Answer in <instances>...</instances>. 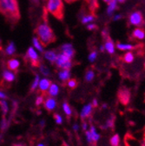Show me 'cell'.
<instances>
[{
  "label": "cell",
  "instance_id": "1",
  "mask_svg": "<svg viewBox=\"0 0 145 146\" xmlns=\"http://www.w3.org/2000/svg\"><path fill=\"white\" fill-rule=\"evenodd\" d=\"M0 13L8 22L17 24L20 19V11L17 0H0Z\"/></svg>",
  "mask_w": 145,
  "mask_h": 146
},
{
  "label": "cell",
  "instance_id": "2",
  "mask_svg": "<svg viewBox=\"0 0 145 146\" xmlns=\"http://www.w3.org/2000/svg\"><path fill=\"white\" fill-rule=\"evenodd\" d=\"M35 32L37 34V38H38L39 42L44 47L57 41V36L54 34L52 29L49 26L47 20H45L44 24H38L35 30Z\"/></svg>",
  "mask_w": 145,
  "mask_h": 146
},
{
  "label": "cell",
  "instance_id": "3",
  "mask_svg": "<svg viewBox=\"0 0 145 146\" xmlns=\"http://www.w3.org/2000/svg\"><path fill=\"white\" fill-rule=\"evenodd\" d=\"M46 11L59 21L64 18V5L63 0H46Z\"/></svg>",
  "mask_w": 145,
  "mask_h": 146
},
{
  "label": "cell",
  "instance_id": "4",
  "mask_svg": "<svg viewBox=\"0 0 145 146\" xmlns=\"http://www.w3.org/2000/svg\"><path fill=\"white\" fill-rule=\"evenodd\" d=\"M57 67L59 69H64V70H70V68L73 65V63H72L71 59L70 58H68L67 56H65L64 54H63L62 52L57 55V58L55 60V63Z\"/></svg>",
  "mask_w": 145,
  "mask_h": 146
},
{
  "label": "cell",
  "instance_id": "5",
  "mask_svg": "<svg viewBox=\"0 0 145 146\" xmlns=\"http://www.w3.org/2000/svg\"><path fill=\"white\" fill-rule=\"evenodd\" d=\"M24 59L26 61H28L29 64L32 67H39L40 64H41L37 52L35 51L33 47H29V49L27 50V52L25 54Z\"/></svg>",
  "mask_w": 145,
  "mask_h": 146
},
{
  "label": "cell",
  "instance_id": "6",
  "mask_svg": "<svg viewBox=\"0 0 145 146\" xmlns=\"http://www.w3.org/2000/svg\"><path fill=\"white\" fill-rule=\"evenodd\" d=\"M117 97L121 104H122L123 105H127L130 101V98H131L130 90L126 87H121L118 90Z\"/></svg>",
  "mask_w": 145,
  "mask_h": 146
},
{
  "label": "cell",
  "instance_id": "7",
  "mask_svg": "<svg viewBox=\"0 0 145 146\" xmlns=\"http://www.w3.org/2000/svg\"><path fill=\"white\" fill-rule=\"evenodd\" d=\"M129 21L130 25H135V26H142L144 25V20H143V17L141 11H133L129 17Z\"/></svg>",
  "mask_w": 145,
  "mask_h": 146
},
{
  "label": "cell",
  "instance_id": "8",
  "mask_svg": "<svg viewBox=\"0 0 145 146\" xmlns=\"http://www.w3.org/2000/svg\"><path fill=\"white\" fill-rule=\"evenodd\" d=\"M60 50L65 56L70 58V59L73 58L76 56V50L73 48L71 44H64L60 47Z\"/></svg>",
  "mask_w": 145,
  "mask_h": 146
},
{
  "label": "cell",
  "instance_id": "9",
  "mask_svg": "<svg viewBox=\"0 0 145 146\" xmlns=\"http://www.w3.org/2000/svg\"><path fill=\"white\" fill-rule=\"evenodd\" d=\"M79 19L81 20V23L83 25H86L88 23H92L97 19V15L96 13H90L88 12L85 15H83V17H81Z\"/></svg>",
  "mask_w": 145,
  "mask_h": 146
},
{
  "label": "cell",
  "instance_id": "10",
  "mask_svg": "<svg viewBox=\"0 0 145 146\" xmlns=\"http://www.w3.org/2000/svg\"><path fill=\"white\" fill-rule=\"evenodd\" d=\"M104 48L107 50V52L109 54H114L115 52V45H114V42L113 40L111 38V36H109L107 38H104Z\"/></svg>",
  "mask_w": 145,
  "mask_h": 146
},
{
  "label": "cell",
  "instance_id": "11",
  "mask_svg": "<svg viewBox=\"0 0 145 146\" xmlns=\"http://www.w3.org/2000/svg\"><path fill=\"white\" fill-rule=\"evenodd\" d=\"M86 5H87V8L89 10V12L90 13H96L98 7H99V4L97 0H85Z\"/></svg>",
  "mask_w": 145,
  "mask_h": 146
},
{
  "label": "cell",
  "instance_id": "12",
  "mask_svg": "<svg viewBox=\"0 0 145 146\" xmlns=\"http://www.w3.org/2000/svg\"><path fill=\"white\" fill-rule=\"evenodd\" d=\"M20 66V62L16 58H11L6 62V67L9 70L17 71Z\"/></svg>",
  "mask_w": 145,
  "mask_h": 146
},
{
  "label": "cell",
  "instance_id": "13",
  "mask_svg": "<svg viewBox=\"0 0 145 146\" xmlns=\"http://www.w3.org/2000/svg\"><path fill=\"white\" fill-rule=\"evenodd\" d=\"M92 111H93V106H92L91 104H89L85 105L82 109V111H81V114H80L81 118L83 120V119L89 117L90 116V114L92 113Z\"/></svg>",
  "mask_w": 145,
  "mask_h": 146
},
{
  "label": "cell",
  "instance_id": "14",
  "mask_svg": "<svg viewBox=\"0 0 145 146\" xmlns=\"http://www.w3.org/2000/svg\"><path fill=\"white\" fill-rule=\"evenodd\" d=\"M56 105H57V101L53 98H47V99L44 102V108L49 112L54 111L56 108Z\"/></svg>",
  "mask_w": 145,
  "mask_h": 146
},
{
  "label": "cell",
  "instance_id": "15",
  "mask_svg": "<svg viewBox=\"0 0 145 146\" xmlns=\"http://www.w3.org/2000/svg\"><path fill=\"white\" fill-rule=\"evenodd\" d=\"M132 36L136 39L142 40L145 38V31L142 27H137L132 31Z\"/></svg>",
  "mask_w": 145,
  "mask_h": 146
},
{
  "label": "cell",
  "instance_id": "16",
  "mask_svg": "<svg viewBox=\"0 0 145 146\" xmlns=\"http://www.w3.org/2000/svg\"><path fill=\"white\" fill-rule=\"evenodd\" d=\"M15 75L13 73L8 70H5L3 71V82L6 84H11L15 80Z\"/></svg>",
  "mask_w": 145,
  "mask_h": 146
},
{
  "label": "cell",
  "instance_id": "17",
  "mask_svg": "<svg viewBox=\"0 0 145 146\" xmlns=\"http://www.w3.org/2000/svg\"><path fill=\"white\" fill-rule=\"evenodd\" d=\"M51 84V81L47 78H43L41 81H39L38 87H39V91L42 93H44L45 91L49 89L50 85Z\"/></svg>",
  "mask_w": 145,
  "mask_h": 146
},
{
  "label": "cell",
  "instance_id": "18",
  "mask_svg": "<svg viewBox=\"0 0 145 146\" xmlns=\"http://www.w3.org/2000/svg\"><path fill=\"white\" fill-rule=\"evenodd\" d=\"M58 78L62 81V83L64 84L70 78V70H64L63 69L62 70H60L58 73Z\"/></svg>",
  "mask_w": 145,
  "mask_h": 146
},
{
  "label": "cell",
  "instance_id": "19",
  "mask_svg": "<svg viewBox=\"0 0 145 146\" xmlns=\"http://www.w3.org/2000/svg\"><path fill=\"white\" fill-rule=\"evenodd\" d=\"M57 55H58L57 51L55 50H47V51H45L44 54V58L48 61H50V63L54 64V63H55L56 58H57Z\"/></svg>",
  "mask_w": 145,
  "mask_h": 146
},
{
  "label": "cell",
  "instance_id": "20",
  "mask_svg": "<svg viewBox=\"0 0 145 146\" xmlns=\"http://www.w3.org/2000/svg\"><path fill=\"white\" fill-rule=\"evenodd\" d=\"M89 132H90V134H91V137H92V144L96 145V143H97L98 142V140L100 139V135L97 133L96 127L93 126V125L90 126Z\"/></svg>",
  "mask_w": 145,
  "mask_h": 146
},
{
  "label": "cell",
  "instance_id": "21",
  "mask_svg": "<svg viewBox=\"0 0 145 146\" xmlns=\"http://www.w3.org/2000/svg\"><path fill=\"white\" fill-rule=\"evenodd\" d=\"M117 0H112L111 2L109 3L108 8H107V15L111 16L116 10H117Z\"/></svg>",
  "mask_w": 145,
  "mask_h": 146
},
{
  "label": "cell",
  "instance_id": "22",
  "mask_svg": "<svg viewBox=\"0 0 145 146\" xmlns=\"http://www.w3.org/2000/svg\"><path fill=\"white\" fill-rule=\"evenodd\" d=\"M49 95L51 97H56L59 94V87L57 84H51L50 85V89L48 91Z\"/></svg>",
  "mask_w": 145,
  "mask_h": 146
},
{
  "label": "cell",
  "instance_id": "23",
  "mask_svg": "<svg viewBox=\"0 0 145 146\" xmlns=\"http://www.w3.org/2000/svg\"><path fill=\"white\" fill-rule=\"evenodd\" d=\"M114 125H115V116H111L109 117L106 122H105V124L103 125V127H102L103 129H113L114 128Z\"/></svg>",
  "mask_w": 145,
  "mask_h": 146
},
{
  "label": "cell",
  "instance_id": "24",
  "mask_svg": "<svg viewBox=\"0 0 145 146\" xmlns=\"http://www.w3.org/2000/svg\"><path fill=\"white\" fill-rule=\"evenodd\" d=\"M95 78V73L94 70L92 69H87L86 72H85V76H84V79L87 83H90L91 81H93Z\"/></svg>",
  "mask_w": 145,
  "mask_h": 146
},
{
  "label": "cell",
  "instance_id": "25",
  "mask_svg": "<svg viewBox=\"0 0 145 146\" xmlns=\"http://www.w3.org/2000/svg\"><path fill=\"white\" fill-rule=\"evenodd\" d=\"M117 48L120 50H134L136 47L130 44H122L118 42L117 44Z\"/></svg>",
  "mask_w": 145,
  "mask_h": 146
},
{
  "label": "cell",
  "instance_id": "26",
  "mask_svg": "<svg viewBox=\"0 0 145 146\" xmlns=\"http://www.w3.org/2000/svg\"><path fill=\"white\" fill-rule=\"evenodd\" d=\"M16 52V46L13 42H9L8 45L5 48V53L8 56H12V55Z\"/></svg>",
  "mask_w": 145,
  "mask_h": 146
},
{
  "label": "cell",
  "instance_id": "27",
  "mask_svg": "<svg viewBox=\"0 0 145 146\" xmlns=\"http://www.w3.org/2000/svg\"><path fill=\"white\" fill-rule=\"evenodd\" d=\"M0 108H1V111L3 112V117H5L9 111V106H8L7 102L3 99L0 100Z\"/></svg>",
  "mask_w": 145,
  "mask_h": 146
},
{
  "label": "cell",
  "instance_id": "28",
  "mask_svg": "<svg viewBox=\"0 0 145 146\" xmlns=\"http://www.w3.org/2000/svg\"><path fill=\"white\" fill-rule=\"evenodd\" d=\"M120 142H121V139H120V136L118 134L113 135L110 139V143L111 146H119Z\"/></svg>",
  "mask_w": 145,
  "mask_h": 146
},
{
  "label": "cell",
  "instance_id": "29",
  "mask_svg": "<svg viewBox=\"0 0 145 146\" xmlns=\"http://www.w3.org/2000/svg\"><path fill=\"white\" fill-rule=\"evenodd\" d=\"M32 43H33V45H34V47L37 49L38 51H40V52H44V49H43V46H42V44H41V43L39 42V40H38V38H37V36H33V38H32Z\"/></svg>",
  "mask_w": 145,
  "mask_h": 146
},
{
  "label": "cell",
  "instance_id": "30",
  "mask_svg": "<svg viewBox=\"0 0 145 146\" xmlns=\"http://www.w3.org/2000/svg\"><path fill=\"white\" fill-rule=\"evenodd\" d=\"M9 124H10V121H7L5 117H3L2 121L0 123V131H1V132H4L8 129Z\"/></svg>",
  "mask_w": 145,
  "mask_h": 146
},
{
  "label": "cell",
  "instance_id": "31",
  "mask_svg": "<svg viewBox=\"0 0 145 146\" xmlns=\"http://www.w3.org/2000/svg\"><path fill=\"white\" fill-rule=\"evenodd\" d=\"M67 86L70 89V90H75L77 85H78V82L76 78H70L67 80Z\"/></svg>",
  "mask_w": 145,
  "mask_h": 146
},
{
  "label": "cell",
  "instance_id": "32",
  "mask_svg": "<svg viewBox=\"0 0 145 146\" xmlns=\"http://www.w3.org/2000/svg\"><path fill=\"white\" fill-rule=\"evenodd\" d=\"M134 54L132 52H127L123 56V61L127 64H130L134 61Z\"/></svg>",
  "mask_w": 145,
  "mask_h": 146
},
{
  "label": "cell",
  "instance_id": "33",
  "mask_svg": "<svg viewBox=\"0 0 145 146\" xmlns=\"http://www.w3.org/2000/svg\"><path fill=\"white\" fill-rule=\"evenodd\" d=\"M63 110H64V113L66 114L67 117L70 118V117L71 114H72V111H71L70 106L69 105V104H68L67 102H64V103L63 104Z\"/></svg>",
  "mask_w": 145,
  "mask_h": 146
},
{
  "label": "cell",
  "instance_id": "34",
  "mask_svg": "<svg viewBox=\"0 0 145 146\" xmlns=\"http://www.w3.org/2000/svg\"><path fill=\"white\" fill-rule=\"evenodd\" d=\"M38 84H39V76L38 74H36L35 75V78H34V81L30 86V92H33L36 90H37L38 86Z\"/></svg>",
  "mask_w": 145,
  "mask_h": 146
},
{
  "label": "cell",
  "instance_id": "35",
  "mask_svg": "<svg viewBox=\"0 0 145 146\" xmlns=\"http://www.w3.org/2000/svg\"><path fill=\"white\" fill-rule=\"evenodd\" d=\"M39 70H40V72L44 76V77H48L50 75V70L48 69V67L44 64H40L39 66Z\"/></svg>",
  "mask_w": 145,
  "mask_h": 146
},
{
  "label": "cell",
  "instance_id": "36",
  "mask_svg": "<svg viewBox=\"0 0 145 146\" xmlns=\"http://www.w3.org/2000/svg\"><path fill=\"white\" fill-rule=\"evenodd\" d=\"M97 50H92L91 52L89 53V62H94L96 59H97Z\"/></svg>",
  "mask_w": 145,
  "mask_h": 146
},
{
  "label": "cell",
  "instance_id": "37",
  "mask_svg": "<svg viewBox=\"0 0 145 146\" xmlns=\"http://www.w3.org/2000/svg\"><path fill=\"white\" fill-rule=\"evenodd\" d=\"M53 117H54V119H55V122H56L58 124H62V123H63V117H62L59 114L55 113V114L53 115Z\"/></svg>",
  "mask_w": 145,
  "mask_h": 146
},
{
  "label": "cell",
  "instance_id": "38",
  "mask_svg": "<svg viewBox=\"0 0 145 146\" xmlns=\"http://www.w3.org/2000/svg\"><path fill=\"white\" fill-rule=\"evenodd\" d=\"M44 95H42V96H38V98H37V99H36V105L37 106H40L42 104H43V102H44Z\"/></svg>",
  "mask_w": 145,
  "mask_h": 146
},
{
  "label": "cell",
  "instance_id": "39",
  "mask_svg": "<svg viewBox=\"0 0 145 146\" xmlns=\"http://www.w3.org/2000/svg\"><path fill=\"white\" fill-rule=\"evenodd\" d=\"M86 133V139H87V142L89 143V144H92V137H91V134H90L89 131H85Z\"/></svg>",
  "mask_w": 145,
  "mask_h": 146
},
{
  "label": "cell",
  "instance_id": "40",
  "mask_svg": "<svg viewBox=\"0 0 145 146\" xmlns=\"http://www.w3.org/2000/svg\"><path fill=\"white\" fill-rule=\"evenodd\" d=\"M87 29L89 31H95V30H97L98 29V26L96 24L91 23V24H89V25H87Z\"/></svg>",
  "mask_w": 145,
  "mask_h": 146
},
{
  "label": "cell",
  "instance_id": "41",
  "mask_svg": "<svg viewBox=\"0 0 145 146\" xmlns=\"http://www.w3.org/2000/svg\"><path fill=\"white\" fill-rule=\"evenodd\" d=\"M102 36H103V38H107V36H109L110 35H109V30L106 28V29H103V31H102Z\"/></svg>",
  "mask_w": 145,
  "mask_h": 146
},
{
  "label": "cell",
  "instance_id": "42",
  "mask_svg": "<svg viewBox=\"0 0 145 146\" xmlns=\"http://www.w3.org/2000/svg\"><path fill=\"white\" fill-rule=\"evenodd\" d=\"M7 98V95L4 92V91L0 90V99H6Z\"/></svg>",
  "mask_w": 145,
  "mask_h": 146
},
{
  "label": "cell",
  "instance_id": "43",
  "mask_svg": "<svg viewBox=\"0 0 145 146\" xmlns=\"http://www.w3.org/2000/svg\"><path fill=\"white\" fill-rule=\"evenodd\" d=\"M121 18H122V15H120V14H117V15H116V16L113 17V20H114V21H117V20L121 19Z\"/></svg>",
  "mask_w": 145,
  "mask_h": 146
},
{
  "label": "cell",
  "instance_id": "44",
  "mask_svg": "<svg viewBox=\"0 0 145 146\" xmlns=\"http://www.w3.org/2000/svg\"><path fill=\"white\" fill-rule=\"evenodd\" d=\"M92 104V106H93V107H97V106H98V102H97V100L96 98H94V99H93V101H92V104Z\"/></svg>",
  "mask_w": 145,
  "mask_h": 146
},
{
  "label": "cell",
  "instance_id": "45",
  "mask_svg": "<svg viewBox=\"0 0 145 146\" xmlns=\"http://www.w3.org/2000/svg\"><path fill=\"white\" fill-rule=\"evenodd\" d=\"M64 1L68 4H72V3H74V2H77L78 1V0H64Z\"/></svg>",
  "mask_w": 145,
  "mask_h": 146
},
{
  "label": "cell",
  "instance_id": "46",
  "mask_svg": "<svg viewBox=\"0 0 145 146\" xmlns=\"http://www.w3.org/2000/svg\"><path fill=\"white\" fill-rule=\"evenodd\" d=\"M82 127H83V130L84 131H87V123H83Z\"/></svg>",
  "mask_w": 145,
  "mask_h": 146
},
{
  "label": "cell",
  "instance_id": "47",
  "mask_svg": "<svg viewBox=\"0 0 145 146\" xmlns=\"http://www.w3.org/2000/svg\"><path fill=\"white\" fill-rule=\"evenodd\" d=\"M39 124H40V126H41L42 128H44V125H45V121H44V120H41L40 123H39Z\"/></svg>",
  "mask_w": 145,
  "mask_h": 146
},
{
  "label": "cell",
  "instance_id": "48",
  "mask_svg": "<svg viewBox=\"0 0 145 146\" xmlns=\"http://www.w3.org/2000/svg\"><path fill=\"white\" fill-rule=\"evenodd\" d=\"M73 130L75 131H78V125L76 123V124H74V126H73Z\"/></svg>",
  "mask_w": 145,
  "mask_h": 146
},
{
  "label": "cell",
  "instance_id": "49",
  "mask_svg": "<svg viewBox=\"0 0 145 146\" xmlns=\"http://www.w3.org/2000/svg\"><path fill=\"white\" fill-rule=\"evenodd\" d=\"M31 1H32L33 3H35L37 5H39V0H31Z\"/></svg>",
  "mask_w": 145,
  "mask_h": 146
},
{
  "label": "cell",
  "instance_id": "50",
  "mask_svg": "<svg viewBox=\"0 0 145 146\" xmlns=\"http://www.w3.org/2000/svg\"><path fill=\"white\" fill-rule=\"evenodd\" d=\"M12 146H25V145L24 143H15Z\"/></svg>",
  "mask_w": 145,
  "mask_h": 146
},
{
  "label": "cell",
  "instance_id": "51",
  "mask_svg": "<svg viewBox=\"0 0 145 146\" xmlns=\"http://www.w3.org/2000/svg\"><path fill=\"white\" fill-rule=\"evenodd\" d=\"M104 50H105L104 45H101V46H100V50H101L102 52H103V51H104Z\"/></svg>",
  "mask_w": 145,
  "mask_h": 146
},
{
  "label": "cell",
  "instance_id": "52",
  "mask_svg": "<svg viewBox=\"0 0 145 146\" xmlns=\"http://www.w3.org/2000/svg\"><path fill=\"white\" fill-rule=\"evenodd\" d=\"M103 2H105V3H108V4H109L110 2H111L112 0H103Z\"/></svg>",
  "mask_w": 145,
  "mask_h": 146
},
{
  "label": "cell",
  "instance_id": "53",
  "mask_svg": "<svg viewBox=\"0 0 145 146\" xmlns=\"http://www.w3.org/2000/svg\"><path fill=\"white\" fill-rule=\"evenodd\" d=\"M37 146H46V145H45L44 143H38Z\"/></svg>",
  "mask_w": 145,
  "mask_h": 146
},
{
  "label": "cell",
  "instance_id": "54",
  "mask_svg": "<svg viewBox=\"0 0 145 146\" xmlns=\"http://www.w3.org/2000/svg\"><path fill=\"white\" fill-rule=\"evenodd\" d=\"M63 145H64V146H70V145H68L65 142H63Z\"/></svg>",
  "mask_w": 145,
  "mask_h": 146
},
{
  "label": "cell",
  "instance_id": "55",
  "mask_svg": "<svg viewBox=\"0 0 145 146\" xmlns=\"http://www.w3.org/2000/svg\"><path fill=\"white\" fill-rule=\"evenodd\" d=\"M117 1H119L120 3H123V2L125 1V0H117Z\"/></svg>",
  "mask_w": 145,
  "mask_h": 146
},
{
  "label": "cell",
  "instance_id": "56",
  "mask_svg": "<svg viewBox=\"0 0 145 146\" xmlns=\"http://www.w3.org/2000/svg\"><path fill=\"white\" fill-rule=\"evenodd\" d=\"M142 146H145V140L143 141V143H142Z\"/></svg>",
  "mask_w": 145,
  "mask_h": 146
},
{
  "label": "cell",
  "instance_id": "57",
  "mask_svg": "<svg viewBox=\"0 0 145 146\" xmlns=\"http://www.w3.org/2000/svg\"><path fill=\"white\" fill-rule=\"evenodd\" d=\"M2 50V45H1V41H0V50Z\"/></svg>",
  "mask_w": 145,
  "mask_h": 146
},
{
  "label": "cell",
  "instance_id": "58",
  "mask_svg": "<svg viewBox=\"0 0 145 146\" xmlns=\"http://www.w3.org/2000/svg\"><path fill=\"white\" fill-rule=\"evenodd\" d=\"M144 68H145V63H144Z\"/></svg>",
  "mask_w": 145,
  "mask_h": 146
}]
</instances>
